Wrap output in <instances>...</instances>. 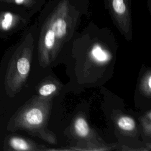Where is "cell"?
<instances>
[{
	"label": "cell",
	"mask_w": 151,
	"mask_h": 151,
	"mask_svg": "<svg viewBox=\"0 0 151 151\" xmlns=\"http://www.w3.org/2000/svg\"><path fill=\"white\" fill-rule=\"evenodd\" d=\"M73 29L67 2H62L40 30L38 52L41 66H48L55 60L64 44L71 38Z\"/></svg>",
	"instance_id": "1"
},
{
	"label": "cell",
	"mask_w": 151,
	"mask_h": 151,
	"mask_svg": "<svg viewBox=\"0 0 151 151\" xmlns=\"http://www.w3.org/2000/svg\"><path fill=\"white\" fill-rule=\"evenodd\" d=\"M53 97H35L22 115L24 126L40 139L51 144L56 143L54 134L47 128Z\"/></svg>",
	"instance_id": "2"
},
{
	"label": "cell",
	"mask_w": 151,
	"mask_h": 151,
	"mask_svg": "<svg viewBox=\"0 0 151 151\" xmlns=\"http://www.w3.org/2000/svg\"><path fill=\"white\" fill-rule=\"evenodd\" d=\"M118 27L125 37L131 38V18L127 0H109Z\"/></svg>",
	"instance_id": "3"
},
{
	"label": "cell",
	"mask_w": 151,
	"mask_h": 151,
	"mask_svg": "<svg viewBox=\"0 0 151 151\" xmlns=\"http://www.w3.org/2000/svg\"><path fill=\"white\" fill-rule=\"evenodd\" d=\"M61 84L52 77L44 79L38 86V96L42 97H53L61 90Z\"/></svg>",
	"instance_id": "4"
},
{
	"label": "cell",
	"mask_w": 151,
	"mask_h": 151,
	"mask_svg": "<svg viewBox=\"0 0 151 151\" xmlns=\"http://www.w3.org/2000/svg\"><path fill=\"white\" fill-rule=\"evenodd\" d=\"M73 128L76 136L86 139L91 137L92 132L86 119L82 116H77L73 123Z\"/></svg>",
	"instance_id": "5"
},
{
	"label": "cell",
	"mask_w": 151,
	"mask_h": 151,
	"mask_svg": "<svg viewBox=\"0 0 151 151\" xmlns=\"http://www.w3.org/2000/svg\"><path fill=\"white\" fill-rule=\"evenodd\" d=\"M32 51L26 49L24 55L21 56L17 60L16 68L21 80H24L28 76L31 67Z\"/></svg>",
	"instance_id": "6"
},
{
	"label": "cell",
	"mask_w": 151,
	"mask_h": 151,
	"mask_svg": "<svg viewBox=\"0 0 151 151\" xmlns=\"http://www.w3.org/2000/svg\"><path fill=\"white\" fill-rule=\"evenodd\" d=\"M90 56L94 63L102 65L107 63L110 58L109 52L104 48H103V47L99 44L94 45L91 49Z\"/></svg>",
	"instance_id": "7"
},
{
	"label": "cell",
	"mask_w": 151,
	"mask_h": 151,
	"mask_svg": "<svg viewBox=\"0 0 151 151\" xmlns=\"http://www.w3.org/2000/svg\"><path fill=\"white\" fill-rule=\"evenodd\" d=\"M116 124L119 129L123 132L132 133L136 131V123L131 117L122 114L116 119Z\"/></svg>",
	"instance_id": "8"
},
{
	"label": "cell",
	"mask_w": 151,
	"mask_h": 151,
	"mask_svg": "<svg viewBox=\"0 0 151 151\" xmlns=\"http://www.w3.org/2000/svg\"><path fill=\"white\" fill-rule=\"evenodd\" d=\"M142 93L146 97H150L151 94V72L150 70L146 71L143 75L139 85Z\"/></svg>",
	"instance_id": "9"
},
{
	"label": "cell",
	"mask_w": 151,
	"mask_h": 151,
	"mask_svg": "<svg viewBox=\"0 0 151 151\" xmlns=\"http://www.w3.org/2000/svg\"><path fill=\"white\" fill-rule=\"evenodd\" d=\"M11 146L18 150H32L33 147L27 140L21 137H13L10 141Z\"/></svg>",
	"instance_id": "10"
},
{
	"label": "cell",
	"mask_w": 151,
	"mask_h": 151,
	"mask_svg": "<svg viewBox=\"0 0 151 151\" xmlns=\"http://www.w3.org/2000/svg\"><path fill=\"white\" fill-rule=\"evenodd\" d=\"M142 122L145 133L150 137L151 132V112L150 110H148L143 116Z\"/></svg>",
	"instance_id": "11"
},
{
	"label": "cell",
	"mask_w": 151,
	"mask_h": 151,
	"mask_svg": "<svg viewBox=\"0 0 151 151\" xmlns=\"http://www.w3.org/2000/svg\"><path fill=\"white\" fill-rule=\"evenodd\" d=\"M14 20V17L10 12H6L4 16V19L1 22V26L5 30L8 29L12 25Z\"/></svg>",
	"instance_id": "12"
},
{
	"label": "cell",
	"mask_w": 151,
	"mask_h": 151,
	"mask_svg": "<svg viewBox=\"0 0 151 151\" xmlns=\"http://www.w3.org/2000/svg\"><path fill=\"white\" fill-rule=\"evenodd\" d=\"M15 2L17 5H21L22 4L25 0H14Z\"/></svg>",
	"instance_id": "13"
}]
</instances>
